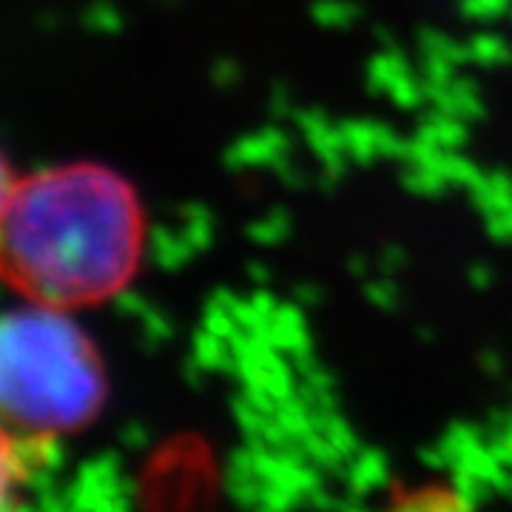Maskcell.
I'll return each mask as SVG.
<instances>
[{"label": "cell", "mask_w": 512, "mask_h": 512, "mask_svg": "<svg viewBox=\"0 0 512 512\" xmlns=\"http://www.w3.org/2000/svg\"><path fill=\"white\" fill-rule=\"evenodd\" d=\"M103 353L72 311L23 302L0 313V421L32 439L89 430L109 404Z\"/></svg>", "instance_id": "7a4b0ae2"}, {"label": "cell", "mask_w": 512, "mask_h": 512, "mask_svg": "<svg viewBox=\"0 0 512 512\" xmlns=\"http://www.w3.org/2000/svg\"><path fill=\"white\" fill-rule=\"evenodd\" d=\"M148 220L134 183L94 160L15 177L0 205V285L83 311L117 299L143 265Z\"/></svg>", "instance_id": "6da1fadb"}, {"label": "cell", "mask_w": 512, "mask_h": 512, "mask_svg": "<svg viewBox=\"0 0 512 512\" xmlns=\"http://www.w3.org/2000/svg\"><path fill=\"white\" fill-rule=\"evenodd\" d=\"M43 444L49 441L23 436L0 421V510L23 504V493L46 461Z\"/></svg>", "instance_id": "3957f363"}, {"label": "cell", "mask_w": 512, "mask_h": 512, "mask_svg": "<svg viewBox=\"0 0 512 512\" xmlns=\"http://www.w3.org/2000/svg\"><path fill=\"white\" fill-rule=\"evenodd\" d=\"M15 183V174H12V165L9 160L3 157V151H0V205L6 200V194H9V188Z\"/></svg>", "instance_id": "277c9868"}]
</instances>
